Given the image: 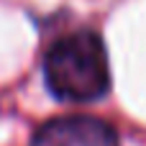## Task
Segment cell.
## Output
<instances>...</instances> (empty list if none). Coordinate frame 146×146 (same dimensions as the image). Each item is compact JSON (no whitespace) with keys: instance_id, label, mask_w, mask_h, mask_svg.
I'll return each mask as SVG.
<instances>
[{"instance_id":"6da1fadb","label":"cell","mask_w":146,"mask_h":146,"mask_svg":"<svg viewBox=\"0 0 146 146\" xmlns=\"http://www.w3.org/2000/svg\"><path fill=\"white\" fill-rule=\"evenodd\" d=\"M44 80L56 100L95 103L110 92V62L95 31H74L54 41L44 56Z\"/></svg>"},{"instance_id":"7a4b0ae2","label":"cell","mask_w":146,"mask_h":146,"mask_svg":"<svg viewBox=\"0 0 146 146\" xmlns=\"http://www.w3.org/2000/svg\"><path fill=\"white\" fill-rule=\"evenodd\" d=\"M31 146H121L110 123L92 115H62L44 123Z\"/></svg>"}]
</instances>
